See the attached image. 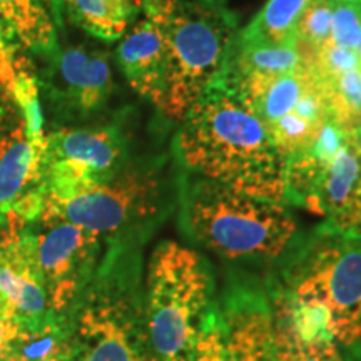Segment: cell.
Instances as JSON below:
<instances>
[{"mask_svg": "<svg viewBox=\"0 0 361 361\" xmlns=\"http://www.w3.org/2000/svg\"><path fill=\"white\" fill-rule=\"evenodd\" d=\"M179 169L173 156L130 159L102 186L67 200L42 196L34 221H67L96 233L104 243H147L178 206Z\"/></svg>", "mask_w": 361, "mask_h": 361, "instance_id": "cell-5", "label": "cell"}, {"mask_svg": "<svg viewBox=\"0 0 361 361\" xmlns=\"http://www.w3.org/2000/svg\"><path fill=\"white\" fill-rule=\"evenodd\" d=\"M316 214L338 233L361 238V157L346 141L324 171L316 192Z\"/></svg>", "mask_w": 361, "mask_h": 361, "instance_id": "cell-15", "label": "cell"}, {"mask_svg": "<svg viewBox=\"0 0 361 361\" xmlns=\"http://www.w3.org/2000/svg\"><path fill=\"white\" fill-rule=\"evenodd\" d=\"M0 19L27 56L49 61L61 49V25L44 0H0Z\"/></svg>", "mask_w": 361, "mask_h": 361, "instance_id": "cell-17", "label": "cell"}, {"mask_svg": "<svg viewBox=\"0 0 361 361\" xmlns=\"http://www.w3.org/2000/svg\"><path fill=\"white\" fill-rule=\"evenodd\" d=\"M144 305L152 361H191L202 324L218 306L209 261L176 241L159 243L144 268Z\"/></svg>", "mask_w": 361, "mask_h": 361, "instance_id": "cell-6", "label": "cell"}, {"mask_svg": "<svg viewBox=\"0 0 361 361\" xmlns=\"http://www.w3.org/2000/svg\"><path fill=\"white\" fill-rule=\"evenodd\" d=\"M356 57H358V69L361 71V40H360V44H358V47H356Z\"/></svg>", "mask_w": 361, "mask_h": 361, "instance_id": "cell-30", "label": "cell"}, {"mask_svg": "<svg viewBox=\"0 0 361 361\" xmlns=\"http://www.w3.org/2000/svg\"><path fill=\"white\" fill-rule=\"evenodd\" d=\"M57 361H74V360H72V356H66V358H61V360H57Z\"/></svg>", "mask_w": 361, "mask_h": 361, "instance_id": "cell-32", "label": "cell"}, {"mask_svg": "<svg viewBox=\"0 0 361 361\" xmlns=\"http://www.w3.org/2000/svg\"><path fill=\"white\" fill-rule=\"evenodd\" d=\"M44 142L30 134L20 111L0 99V224L27 194L37 191Z\"/></svg>", "mask_w": 361, "mask_h": 361, "instance_id": "cell-13", "label": "cell"}, {"mask_svg": "<svg viewBox=\"0 0 361 361\" xmlns=\"http://www.w3.org/2000/svg\"><path fill=\"white\" fill-rule=\"evenodd\" d=\"M44 2H45V6L51 8V12L54 13V17H56L57 24L62 27V13H61V8H59L57 0H44Z\"/></svg>", "mask_w": 361, "mask_h": 361, "instance_id": "cell-28", "label": "cell"}, {"mask_svg": "<svg viewBox=\"0 0 361 361\" xmlns=\"http://www.w3.org/2000/svg\"><path fill=\"white\" fill-rule=\"evenodd\" d=\"M124 114L89 128H59L45 134L37 191L67 200L102 186L121 173L130 156Z\"/></svg>", "mask_w": 361, "mask_h": 361, "instance_id": "cell-8", "label": "cell"}, {"mask_svg": "<svg viewBox=\"0 0 361 361\" xmlns=\"http://www.w3.org/2000/svg\"><path fill=\"white\" fill-rule=\"evenodd\" d=\"M346 141H348L350 146L355 149L356 154L361 157V128L356 129L355 133H351V134L346 135Z\"/></svg>", "mask_w": 361, "mask_h": 361, "instance_id": "cell-27", "label": "cell"}, {"mask_svg": "<svg viewBox=\"0 0 361 361\" xmlns=\"http://www.w3.org/2000/svg\"><path fill=\"white\" fill-rule=\"evenodd\" d=\"M308 0H268L245 30L236 34L241 45L278 47L296 45V27Z\"/></svg>", "mask_w": 361, "mask_h": 361, "instance_id": "cell-19", "label": "cell"}, {"mask_svg": "<svg viewBox=\"0 0 361 361\" xmlns=\"http://www.w3.org/2000/svg\"><path fill=\"white\" fill-rule=\"evenodd\" d=\"M191 361H231L228 345H226L224 326L221 322L219 305L207 316L202 324L196 345H194Z\"/></svg>", "mask_w": 361, "mask_h": 361, "instance_id": "cell-24", "label": "cell"}, {"mask_svg": "<svg viewBox=\"0 0 361 361\" xmlns=\"http://www.w3.org/2000/svg\"><path fill=\"white\" fill-rule=\"evenodd\" d=\"M336 0H308L296 27V45L303 59L328 42Z\"/></svg>", "mask_w": 361, "mask_h": 361, "instance_id": "cell-23", "label": "cell"}, {"mask_svg": "<svg viewBox=\"0 0 361 361\" xmlns=\"http://www.w3.org/2000/svg\"><path fill=\"white\" fill-rule=\"evenodd\" d=\"M0 311L22 324H35L49 313L47 295L22 234V223L12 213L0 228Z\"/></svg>", "mask_w": 361, "mask_h": 361, "instance_id": "cell-12", "label": "cell"}, {"mask_svg": "<svg viewBox=\"0 0 361 361\" xmlns=\"http://www.w3.org/2000/svg\"><path fill=\"white\" fill-rule=\"evenodd\" d=\"M322 80L326 94L329 121L346 135L361 128V71L350 69Z\"/></svg>", "mask_w": 361, "mask_h": 361, "instance_id": "cell-21", "label": "cell"}, {"mask_svg": "<svg viewBox=\"0 0 361 361\" xmlns=\"http://www.w3.org/2000/svg\"><path fill=\"white\" fill-rule=\"evenodd\" d=\"M218 305L231 361H276L273 308L263 278L233 273Z\"/></svg>", "mask_w": 361, "mask_h": 361, "instance_id": "cell-11", "label": "cell"}, {"mask_svg": "<svg viewBox=\"0 0 361 361\" xmlns=\"http://www.w3.org/2000/svg\"><path fill=\"white\" fill-rule=\"evenodd\" d=\"M116 61L134 92L161 111L168 92V47L159 27L141 11L121 37Z\"/></svg>", "mask_w": 361, "mask_h": 361, "instance_id": "cell-14", "label": "cell"}, {"mask_svg": "<svg viewBox=\"0 0 361 361\" xmlns=\"http://www.w3.org/2000/svg\"><path fill=\"white\" fill-rule=\"evenodd\" d=\"M168 47V92L159 114L180 123L207 87L223 74L236 19L226 7L197 0H142Z\"/></svg>", "mask_w": 361, "mask_h": 361, "instance_id": "cell-7", "label": "cell"}, {"mask_svg": "<svg viewBox=\"0 0 361 361\" xmlns=\"http://www.w3.org/2000/svg\"><path fill=\"white\" fill-rule=\"evenodd\" d=\"M341 2H346V4H353V6H358V7H361V0H341Z\"/></svg>", "mask_w": 361, "mask_h": 361, "instance_id": "cell-31", "label": "cell"}, {"mask_svg": "<svg viewBox=\"0 0 361 361\" xmlns=\"http://www.w3.org/2000/svg\"><path fill=\"white\" fill-rule=\"evenodd\" d=\"M17 329H19V323L0 311V361H6L11 343L17 335Z\"/></svg>", "mask_w": 361, "mask_h": 361, "instance_id": "cell-26", "label": "cell"}, {"mask_svg": "<svg viewBox=\"0 0 361 361\" xmlns=\"http://www.w3.org/2000/svg\"><path fill=\"white\" fill-rule=\"evenodd\" d=\"M276 361H351L333 341L303 340L281 316L273 313Z\"/></svg>", "mask_w": 361, "mask_h": 361, "instance_id": "cell-22", "label": "cell"}, {"mask_svg": "<svg viewBox=\"0 0 361 361\" xmlns=\"http://www.w3.org/2000/svg\"><path fill=\"white\" fill-rule=\"evenodd\" d=\"M273 313L303 340H329L361 361V238L323 223L263 276Z\"/></svg>", "mask_w": 361, "mask_h": 361, "instance_id": "cell-1", "label": "cell"}, {"mask_svg": "<svg viewBox=\"0 0 361 361\" xmlns=\"http://www.w3.org/2000/svg\"><path fill=\"white\" fill-rule=\"evenodd\" d=\"M197 2L207 4V6H218V7H224V0H197Z\"/></svg>", "mask_w": 361, "mask_h": 361, "instance_id": "cell-29", "label": "cell"}, {"mask_svg": "<svg viewBox=\"0 0 361 361\" xmlns=\"http://www.w3.org/2000/svg\"><path fill=\"white\" fill-rule=\"evenodd\" d=\"M104 245L96 274L67 319L72 360L152 361L144 305L146 243Z\"/></svg>", "mask_w": 361, "mask_h": 361, "instance_id": "cell-4", "label": "cell"}, {"mask_svg": "<svg viewBox=\"0 0 361 361\" xmlns=\"http://www.w3.org/2000/svg\"><path fill=\"white\" fill-rule=\"evenodd\" d=\"M346 144V134L328 121L313 142L286 157L284 189L288 206H300L316 214V192L336 152Z\"/></svg>", "mask_w": 361, "mask_h": 361, "instance_id": "cell-16", "label": "cell"}, {"mask_svg": "<svg viewBox=\"0 0 361 361\" xmlns=\"http://www.w3.org/2000/svg\"><path fill=\"white\" fill-rule=\"evenodd\" d=\"M2 226H4V223H2V224H0V228H2Z\"/></svg>", "mask_w": 361, "mask_h": 361, "instance_id": "cell-33", "label": "cell"}, {"mask_svg": "<svg viewBox=\"0 0 361 361\" xmlns=\"http://www.w3.org/2000/svg\"><path fill=\"white\" fill-rule=\"evenodd\" d=\"M37 72L39 96L56 121H79L104 109L114 92L109 56L99 49L71 45Z\"/></svg>", "mask_w": 361, "mask_h": 361, "instance_id": "cell-10", "label": "cell"}, {"mask_svg": "<svg viewBox=\"0 0 361 361\" xmlns=\"http://www.w3.org/2000/svg\"><path fill=\"white\" fill-rule=\"evenodd\" d=\"M22 223L27 246L47 295L49 311L67 323L104 252V241L67 221Z\"/></svg>", "mask_w": 361, "mask_h": 361, "instance_id": "cell-9", "label": "cell"}, {"mask_svg": "<svg viewBox=\"0 0 361 361\" xmlns=\"http://www.w3.org/2000/svg\"><path fill=\"white\" fill-rule=\"evenodd\" d=\"M71 356L69 326L51 311L35 324H22L6 361H57Z\"/></svg>", "mask_w": 361, "mask_h": 361, "instance_id": "cell-20", "label": "cell"}, {"mask_svg": "<svg viewBox=\"0 0 361 361\" xmlns=\"http://www.w3.org/2000/svg\"><path fill=\"white\" fill-rule=\"evenodd\" d=\"M171 156L180 173L286 204V159L224 85L213 84L194 102L178 124Z\"/></svg>", "mask_w": 361, "mask_h": 361, "instance_id": "cell-2", "label": "cell"}, {"mask_svg": "<svg viewBox=\"0 0 361 361\" xmlns=\"http://www.w3.org/2000/svg\"><path fill=\"white\" fill-rule=\"evenodd\" d=\"M61 13L85 32L114 42L128 32L142 11V0H57Z\"/></svg>", "mask_w": 361, "mask_h": 361, "instance_id": "cell-18", "label": "cell"}, {"mask_svg": "<svg viewBox=\"0 0 361 361\" xmlns=\"http://www.w3.org/2000/svg\"><path fill=\"white\" fill-rule=\"evenodd\" d=\"M178 219L189 241L228 264L271 273L305 231L290 206L179 171Z\"/></svg>", "mask_w": 361, "mask_h": 361, "instance_id": "cell-3", "label": "cell"}, {"mask_svg": "<svg viewBox=\"0 0 361 361\" xmlns=\"http://www.w3.org/2000/svg\"><path fill=\"white\" fill-rule=\"evenodd\" d=\"M361 40V7L336 0L328 42L356 51Z\"/></svg>", "mask_w": 361, "mask_h": 361, "instance_id": "cell-25", "label": "cell"}]
</instances>
